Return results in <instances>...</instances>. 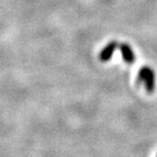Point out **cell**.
Here are the masks:
<instances>
[{"mask_svg": "<svg viewBox=\"0 0 157 157\" xmlns=\"http://www.w3.org/2000/svg\"><path fill=\"white\" fill-rule=\"evenodd\" d=\"M117 47H118V43L117 41H111V42H109L107 45L101 50V52H100V54H99V59L103 62L108 61L109 59L111 58L112 54H113V52L115 51V49H117Z\"/></svg>", "mask_w": 157, "mask_h": 157, "instance_id": "cell-2", "label": "cell"}, {"mask_svg": "<svg viewBox=\"0 0 157 157\" xmlns=\"http://www.w3.org/2000/svg\"><path fill=\"white\" fill-rule=\"evenodd\" d=\"M138 82L143 83L147 92L152 93L155 89V73L150 67H143L138 73Z\"/></svg>", "mask_w": 157, "mask_h": 157, "instance_id": "cell-1", "label": "cell"}, {"mask_svg": "<svg viewBox=\"0 0 157 157\" xmlns=\"http://www.w3.org/2000/svg\"><path fill=\"white\" fill-rule=\"evenodd\" d=\"M119 49L121 51V55L122 58H124V61L128 64H133L135 62V59H136V56H135V53L132 49V47L127 43H121L119 45Z\"/></svg>", "mask_w": 157, "mask_h": 157, "instance_id": "cell-3", "label": "cell"}]
</instances>
